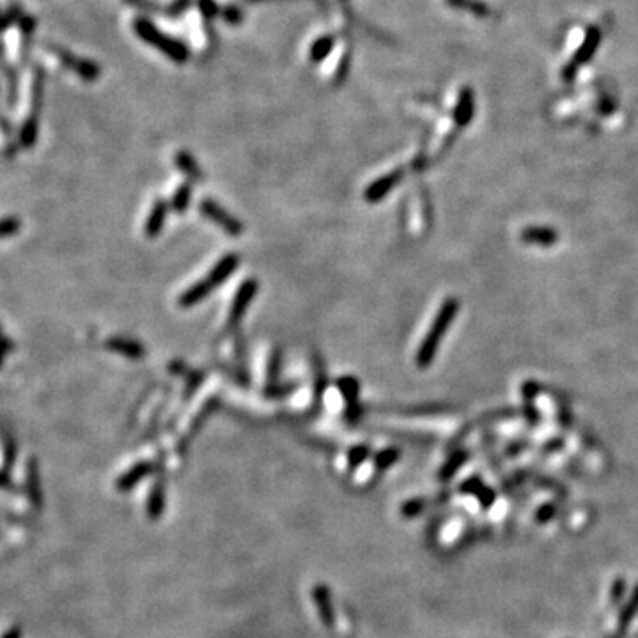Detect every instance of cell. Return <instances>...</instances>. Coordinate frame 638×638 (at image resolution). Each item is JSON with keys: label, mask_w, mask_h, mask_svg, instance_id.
<instances>
[{"label": "cell", "mask_w": 638, "mask_h": 638, "mask_svg": "<svg viewBox=\"0 0 638 638\" xmlns=\"http://www.w3.org/2000/svg\"><path fill=\"white\" fill-rule=\"evenodd\" d=\"M135 32L141 39H144L146 43H149L151 46L158 48L160 52H164L169 59H172L174 62H186L188 59V50L186 46H183L181 43L176 41V39L167 38L165 34L156 29L151 22L144 18H139L135 22Z\"/></svg>", "instance_id": "obj_1"}, {"label": "cell", "mask_w": 638, "mask_h": 638, "mask_svg": "<svg viewBox=\"0 0 638 638\" xmlns=\"http://www.w3.org/2000/svg\"><path fill=\"white\" fill-rule=\"evenodd\" d=\"M31 20L27 18H20V20H13L11 25L6 29L4 34V43H2V53H4L6 61L9 64H15V62L20 61L22 57V50L23 45L29 41V36H31Z\"/></svg>", "instance_id": "obj_2"}, {"label": "cell", "mask_w": 638, "mask_h": 638, "mask_svg": "<svg viewBox=\"0 0 638 638\" xmlns=\"http://www.w3.org/2000/svg\"><path fill=\"white\" fill-rule=\"evenodd\" d=\"M201 211L208 220L215 222V224H217L222 231L227 232V234L239 236L243 232V224L239 220H236L232 215H229L220 204H217V202L211 201V199H204V201L201 202Z\"/></svg>", "instance_id": "obj_3"}, {"label": "cell", "mask_w": 638, "mask_h": 638, "mask_svg": "<svg viewBox=\"0 0 638 638\" xmlns=\"http://www.w3.org/2000/svg\"><path fill=\"white\" fill-rule=\"evenodd\" d=\"M259 291V282L254 281V278H247L243 284L239 285V289L236 291V297L232 300L231 305V314H229V325L234 327L238 325L241 319H243L245 312H247L248 305L250 302L254 300V297L257 295Z\"/></svg>", "instance_id": "obj_4"}, {"label": "cell", "mask_w": 638, "mask_h": 638, "mask_svg": "<svg viewBox=\"0 0 638 638\" xmlns=\"http://www.w3.org/2000/svg\"><path fill=\"white\" fill-rule=\"evenodd\" d=\"M600 39H601L600 29H597V27H590L589 32H587V38H585V43L581 45V48L578 50L576 55H574L573 64H571L569 68H566V73H564L566 78H573L574 69H576L580 64H585V62L593 57V53L596 52L597 45H600Z\"/></svg>", "instance_id": "obj_5"}, {"label": "cell", "mask_w": 638, "mask_h": 638, "mask_svg": "<svg viewBox=\"0 0 638 638\" xmlns=\"http://www.w3.org/2000/svg\"><path fill=\"white\" fill-rule=\"evenodd\" d=\"M403 172L401 171H394L390 174L383 176V178L376 179V181L372 183L371 186H367V190H365L364 197L367 202H378L388 194V192L394 188V185H397V181L401 179Z\"/></svg>", "instance_id": "obj_6"}, {"label": "cell", "mask_w": 638, "mask_h": 638, "mask_svg": "<svg viewBox=\"0 0 638 638\" xmlns=\"http://www.w3.org/2000/svg\"><path fill=\"white\" fill-rule=\"evenodd\" d=\"M238 264H239V257L236 254L224 255V257H222L220 261L215 264V268L209 271V275L206 278L211 282L213 288H217V285H220L222 282L227 281V278L234 274V270L238 268Z\"/></svg>", "instance_id": "obj_7"}, {"label": "cell", "mask_w": 638, "mask_h": 638, "mask_svg": "<svg viewBox=\"0 0 638 638\" xmlns=\"http://www.w3.org/2000/svg\"><path fill=\"white\" fill-rule=\"evenodd\" d=\"M106 348L112 351H118L121 353L122 357H128L132 360H141L144 357L146 350L144 346L141 342L133 341V339H125V337H112L106 341Z\"/></svg>", "instance_id": "obj_8"}, {"label": "cell", "mask_w": 638, "mask_h": 638, "mask_svg": "<svg viewBox=\"0 0 638 638\" xmlns=\"http://www.w3.org/2000/svg\"><path fill=\"white\" fill-rule=\"evenodd\" d=\"M165 217H167V202L156 201L151 213H149L148 222H146V234H148L149 238H156V236L162 232V227H164L165 224Z\"/></svg>", "instance_id": "obj_9"}, {"label": "cell", "mask_w": 638, "mask_h": 638, "mask_svg": "<svg viewBox=\"0 0 638 638\" xmlns=\"http://www.w3.org/2000/svg\"><path fill=\"white\" fill-rule=\"evenodd\" d=\"M213 289L215 288H213L211 282H209L208 278H204V281H201V282H197V284L192 285V288L188 289L186 292H183L181 297H179V305H181V307H192V305L201 304V302L208 297Z\"/></svg>", "instance_id": "obj_10"}, {"label": "cell", "mask_w": 638, "mask_h": 638, "mask_svg": "<svg viewBox=\"0 0 638 638\" xmlns=\"http://www.w3.org/2000/svg\"><path fill=\"white\" fill-rule=\"evenodd\" d=\"M176 165H178L179 171H181L183 174L188 176L190 179L202 178L201 167H199V164L195 162V158L188 151H179L178 155H176Z\"/></svg>", "instance_id": "obj_11"}, {"label": "cell", "mask_w": 638, "mask_h": 638, "mask_svg": "<svg viewBox=\"0 0 638 638\" xmlns=\"http://www.w3.org/2000/svg\"><path fill=\"white\" fill-rule=\"evenodd\" d=\"M339 390L341 394L344 395V399L350 404H357L358 399V392H360V385H358V380L353 376H344L339 380Z\"/></svg>", "instance_id": "obj_12"}, {"label": "cell", "mask_w": 638, "mask_h": 638, "mask_svg": "<svg viewBox=\"0 0 638 638\" xmlns=\"http://www.w3.org/2000/svg\"><path fill=\"white\" fill-rule=\"evenodd\" d=\"M334 43H335V39L332 38V36H323V38H319L311 48L312 61L321 62L323 59H327V55L332 52V48H334Z\"/></svg>", "instance_id": "obj_13"}, {"label": "cell", "mask_w": 638, "mask_h": 638, "mask_svg": "<svg viewBox=\"0 0 638 638\" xmlns=\"http://www.w3.org/2000/svg\"><path fill=\"white\" fill-rule=\"evenodd\" d=\"M192 199V186L190 185H181L176 190L174 197H172V209L176 213H183L188 206H190Z\"/></svg>", "instance_id": "obj_14"}, {"label": "cell", "mask_w": 638, "mask_h": 638, "mask_svg": "<svg viewBox=\"0 0 638 638\" xmlns=\"http://www.w3.org/2000/svg\"><path fill=\"white\" fill-rule=\"evenodd\" d=\"M448 4L456 6L460 9H470L472 13H475L477 16H488L490 9L481 2H474V0H448Z\"/></svg>", "instance_id": "obj_15"}, {"label": "cell", "mask_w": 638, "mask_h": 638, "mask_svg": "<svg viewBox=\"0 0 638 638\" xmlns=\"http://www.w3.org/2000/svg\"><path fill=\"white\" fill-rule=\"evenodd\" d=\"M470 111H472V92L465 91L463 96H461L460 106H458V119L463 122L465 119L470 118Z\"/></svg>", "instance_id": "obj_16"}, {"label": "cell", "mask_w": 638, "mask_h": 638, "mask_svg": "<svg viewBox=\"0 0 638 638\" xmlns=\"http://www.w3.org/2000/svg\"><path fill=\"white\" fill-rule=\"evenodd\" d=\"M148 470H149L148 465H139L137 468H133V470L129 472V474H126L125 477H122V481H121L122 486H132V484L135 483L137 478H141L142 475L148 474Z\"/></svg>", "instance_id": "obj_17"}, {"label": "cell", "mask_w": 638, "mask_h": 638, "mask_svg": "<svg viewBox=\"0 0 638 638\" xmlns=\"http://www.w3.org/2000/svg\"><path fill=\"white\" fill-rule=\"evenodd\" d=\"M278 367H281V353H278V350H275L274 351V357H271L270 371H268V374H270V380L271 381H275V378H277Z\"/></svg>", "instance_id": "obj_18"}, {"label": "cell", "mask_w": 638, "mask_h": 638, "mask_svg": "<svg viewBox=\"0 0 638 638\" xmlns=\"http://www.w3.org/2000/svg\"><path fill=\"white\" fill-rule=\"evenodd\" d=\"M16 229H18V222H16V220H2V222H0V236L11 234V232H15Z\"/></svg>", "instance_id": "obj_19"}, {"label": "cell", "mask_w": 638, "mask_h": 638, "mask_svg": "<svg viewBox=\"0 0 638 638\" xmlns=\"http://www.w3.org/2000/svg\"><path fill=\"white\" fill-rule=\"evenodd\" d=\"M292 390H295V385H288V387L282 385V387H271L270 390H268V394H270L271 397H281V395H288L289 392Z\"/></svg>", "instance_id": "obj_20"}, {"label": "cell", "mask_w": 638, "mask_h": 638, "mask_svg": "<svg viewBox=\"0 0 638 638\" xmlns=\"http://www.w3.org/2000/svg\"><path fill=\"white\" fill-rule=\"evenodd\" d=\"M365 456H367V448H365V447H358V448H355L353 454H351V461H355V463H358V461L364 460Z\"/></svg>", "instance_id": "obj_21"}, {"label": "cell", "mask_w": 638, "mask_h": 638, "mask_svg": "<svg viewBox=\"0 0 638 638\" xmlns=\"http://www.w3.org/2000/svg\"><path fill=\"white\" fill-rule=\"evenodd\" d=\"M201 8L204 9V15L206 16H211L213 13H215V9H217V8H215V4H213V2H209V0H202Z\"/></svg>", "instance_id": "obj_22"}, {"label": "cell", "mask_w": 638, "mask_h": 638, "mask_svg": "<svg viewBox=\"0 0 638 638\" xmlns=\"http://www.w3.org/2000/svg\"><path fill=\"white\" fill-rule=\"evenodd\" d=\"M4 638H22V635H20L18 628H13L11 631H8V633L4 635Z\"/></svg>", "instance_id": "obj_23"}]
</instances>
